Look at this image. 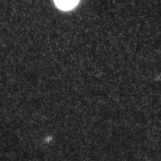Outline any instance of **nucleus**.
I'll use <instances>...</instances> for the list:
<instances>
[{
	"label": "nucleus",
	"mask_w": 161,
	"mask_h": 161,
	"mask_svg": "<svg viewBox=\"0 0 161 161\" xmlns=\"http://www.w3.org/2000/svg\"><path fill=\"white\" fill-rule=\"evenodd\" d=\"M58 8L64 10H70L77 6L79 0H54Z\"/></svg>",
	"instance_id": "nucleus-1"
}]
</instances>
